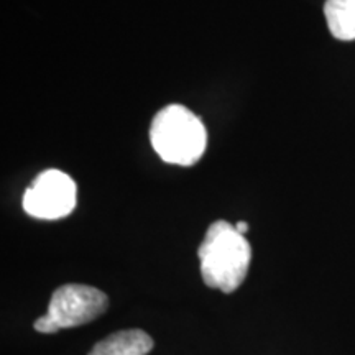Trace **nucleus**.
Returning <instances> with one entry per match:
<instances>
[{"mask_svg": "<svg viewBox=\"0 0 355 355\" xmlns=\"http://www.w3.org/2000/svg\"><path fill=\"white\" fill-rule=\"evenodd\" d=\"M153 349V339L141 329L114 332L97 343L87 355H146Z\"/></svg>", "mask_w": 355, "mask_h": 355, "instance_id": "5", "label": "nucleus"}, {"mask_svg": "<svg viewBox=\"0 0 355 355\" xmlns=\"http://www.w3.org/2000/svg\"><path fill=\"white\" fill-rule=\"evenodd\" d=\"M198 255L202 282L222 293H234L247 277L252 248L235 225L216 220L207 229Z\"/></svg>", "mask_w": 355, "mask_h": 355, "instance_id": "1", "label": "nucleus"}, {"mask_svg": "<svg viewBox=\"0 0 355 355\" xmlns=\"http://www.w3.org/2000/svg\"><path fill=\"white\" fill-rule=\"evenodd\" d=\"M235 229H237V232H241V234L245 235L247 230H248V224H247V222L241 220V222H237V224H235Z\"/></svg>", "mask_w": 355, "mask_h": 355, "instance_id": "7", "label": "nucleus"}, {"mask_svg": "<svg viewBox=\"0 0 355 355\" xmlns=\"http://www.w3.org/2000/svg\"><path fill=\"white\" fill-rule=\"evenodd\" d=\"M21 204L26 214L37 219H63L76 207V183L63 171L46 170L25 191Z\"/></svg>", "mask_w": 355, "mask_h": 355, "instance_id": "4", "label": "nucleus"}, {"mask_svg": "<svg viewBox=\"0 0 355 355\" xmlns=\"http://www.w3.org/2000/svg\"><path fill=\"white\" fill-rule=\"evenodd\" d=\"M150 140L163 162L191 166L206 152L207 132L196 114L184 105L171 104L155 115Z\"/></svg>", "mask_w": 355, "mask_h": 355, "instance_id": "2", "label": "nucleus"}, {"mask_svg": "<svg viewBox=\"0 0 355 355\" xmlns=\"http://www.w3.org/2000/svg\"><path fill=\"white\" fill-rule=\"evenodd\" d=\"M109 308L104 291L87 285H63L53 293L46 314L35 321V329L42 334H55L94 321Z\"/></svg>", "mask_w": 355, "mask_h": 355, "instance_id": "3", "label": "nucleus"}, {"mask_svg": "<svg viewBox=\"0 0 355 355\" xmlns=\"http://www.w3.org/2000/svg\"><path fill=\"white\" fill-rule=\"evenodd\" d=\"M324 15L332 37L340 42L355 40V0H327Z\"/></svg>", "mask_w": 355, "mask_h": 355, "instance_id": "6", "label": "nucleus"}]
</instances>
